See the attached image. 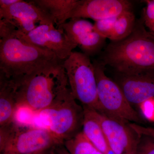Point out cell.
<instances>
[{"mask_svg":"<svg viewBox=\"0 0 154 154\" xmlns=\"http://www.w3.org/2000/svg\"><path fill=\"white\" fill-rule=\"evenodd\" d=\"M99 61L120 74L154 71V34L146 29L142 17L129 36L108 45Z\"/></svg>","mask_w":154,"mask_h":154,"instance_id":"1","label":"cell"},{"mask_svg":"<svg viewBox=\"0 0 154 154\" xmlns=\"http://www.w3.org/2000/svg\"><path fill=\"white\" fill-rule=\"evenodd\" d=\"M60 61L53 53L15 35L0 39V75L21 83L43 68Z\"/></svg>","mask_w":154,"mask_h":154,"instance_id":"2","label":"cell"},{"mask_svg":"<svg viewBox=\"0 0 154 154\" xmlns=\"http://www.w3.org/2000/svg\"><path fill=\"white\" fill-rule=\"evenodd\" d=\"M63 61L51 64L19 84L17 109L25 107L36 113L52 104L69 83Z\"/></svg>","mask_w":154,"mask_h":154,"instance_id":"3","label":"cell"},{"mask_svg":"<svg viewBox=\"0 0 154 154\" xmlns=\"http://www.w3.org/2000/svg\"><path fill=\"white\" fill-rule=\"evenodd\" d=\"M35 114L60 143L82 131L84 108L77 103L69 88L60 94L51 105Z\"/></svg>","mask_w":154,"mask_h":154,"instance_id":"4","label":"cell"},{"mask_svg":"<svg viewBox=\"0 0 154 154\" xmlns=\"http://www.w3.org/2000/svg\"><path fill=\"white\" fill-rule=\"evenodd\" d=\"M61 143L45 128L16 121L0 127V154H25L40 151Z\"/></svg>","mask_w":154,"mask_h":154,"instance_id":"5","label":"cell"},{"mask_svg":"<svg viewBox=\"0 0 154 154\" xmlns=\"http://www.w3.org/2000/svg\"><path fill=\"white\" fill-rule=\"evenodd\" d=\"M73 96L83 107L100 111L95 68L90 57L73 51L63 62Z\"/></svg>","mask_w":154,"mask_h":154,"instance_id":"6","label":"cell"},{"mask_svg":"<svg viewBox=\"0 0 154 154\" xmlns=\"http://www.w3.org/2000/svg\"><path fill=\"white\" fill-rule=\"evenodd\" d=\"M93 63L100 106L99 113L125 122L143 123L142 118L128 102L117 83L105 73V66L99 61Z\"/></svg>","mask_w":154,"mask_h":154,"instance_id":"7","label":"cell"},{"mask_svg":"<svg viewBox=\"0 0 154 154\" xmlns=\"http://www.w3.org/2000/svg\"><path fill=\"white\" fill-rule=\"evenodd\" d=\"M14 33L27 42L53 53L61 61L67 58L78 47L62 28L54 24L39 25L27 34L17 30Z\"/></svg>","mask_w":154,"mask_h":154,"instance_id":"8","label":"cell"},{"mask_svg":"<svg viewBox=\"0 0 154 154\" xmlns=\"http://www.w3.org/2000/svg\"><path fill=\"white\" fill-rule=\"evenodd\" d=\"M98 116L110 149L115 154H135L138 135L132 123L99 112Z\"/></svg>","mask_w":154,"mask_h":154,"instance_id":"9","label":"cell"},{"mask_svg":"<svg viewBox=\"0 0 154 154\" xmlns=\"http://www.w3.org/2000/svg\"><path fill=\"white\" fill-rule=\"evenodd\" d=\"M1 19L8 20L17 31L24 34L29 33L39 25L54 24L49 16L33 1L20 0L8 8H0Z\"/></svg>","mask_w":154,"mask_h":154,"instance_id":"10","label":"cell"},{"mask_svg":"<svg viewBox=\"0 0 154 154\" xmlns=\"http://www.w3.org/2000/svg\"><path fill=\"white\" fill-rule=\"evenodd\" d=\"M131 11L132 4L127 0H79L69 19H91L95 22Z\"/></svg>","mask_w":154,"mask_h":154,"instance_id":"11","label":"cell"},{"mask_svg":"<svg viewBox=\"0 0 154 154\" xmlns=\"http://www.w3.org/2000/svg\"><path fill=\"white\" fill-rule=\"evenodd\" d=\"M58 28H62L68 36L89 56L94 55L102 49L106 38L94 29V24L84 19H71Z\"/></svg>","mask_w":154,"mask_h":154,"instance_id":"12","label":"cell"},{"mask_svg":"<svg viewBox=\"0 0 154 154\" xmlns=\"http://www.w3.org/2000/svg\"><path fill=\"white\" fill-rule=\"evenodd\" d=\"M114 81L132 106H140L154 98V71L131 75L116 73Z\"/></svg>","mask_w":154,"mask_h":154,"instance_id":"13","label":"cell"},{"mask_svg":"<svg viewBox=\"0 0 154 154\" xmlns=\"http://www.w3.org/2000/svg\"><path fill=\"white\" fill-rule=\"evenodd\" d=\"M19 83L0 75V127L15 121Z\"/></svg>","mask_w":154,"mask_h":154,"instance_id":"14","label":"cell"},{"mask_svg":"<svg viewBox=\"0 0 154 154\" xmlns=\"http://www.w3.org/2000/svg\"><path fill=\"white\" fill-rule=\"evenodd\" d=\"M83 108L84 119L82 132L96 148L102 153L107 154L110 148L99 121L98 112L88 107Z\"/></svg>","mask_w":154,"mask_h":154,"instance_id":"15","label":"cell"},{"mask_svg":"<svg viewBox=\"0 0 154 154\" xmlns=\"http://www.w3.org/2000/svg\"><path fill=\"white\" fill-rule=\"evenodd\" d=\"M79 0H34L33 2L47 14L57 28L69 19L70 15Z\"/></svg>","mask_w":154,"mask_h":154,"instance_id":"16","label":"cell"},{"mask_svg":"<svg viewBox=\"0 0 154 154\" xmlns=\"http://www.w3.org/2000/svg\"><path fill=\"white\" fill-rule=\"evenodd\" d=\"M136 21L132 11L119 15L117 17L113 33L109 39L111 41L116 42L126 38L132 33Z\"/></svg>","mask_w":154,"mask_h":154,"instance_id":"17","label":"cell"},{"mask_svg":"<svg viewBox=\"0 0 154 154\" xmlns=\"http://www.w3.org/2000/svg\"><path fill=\"white\" fill-rule=\"evenodd\" d=\"M63 144L71 154H104L87 139L82 131Z\"/></svg>","mask_w":154,"mask_h":154,"instance_id":"18","label":"cell"},{"mask_svg":"<svg viewBox=\"0 0 154 154\" xmlns=\"http://www.w3.org/2000/svg\"><path fill=\"white\" fill-rule=\"evenodd\" d=\"M138 135L135 154H154V128H148L132 123Z\"/></svg>","mask_w":154,"mask_h":154,"instance_id":"19","label":"cell"},{"mask_svg":"<svg viewBox=\"0 0 154 154\" xmlns=\"http://www.w3.org/2000/svg\"><path fill=\"white\" fill-rule=\"evenodd\" d=\"M117 17L95 21L94 29L102 37L109 38L113 33Z\"/></svg>","mask_w":154,"mask_h":154,"instance_id":"20","label":"cell"},{"mask_svg":"<svg viewBox=\"0 0 154 154\" xmlns=\"http://www.w3.org/2000/svg\"><path fill=\"white\" fill-rule=\"evenodd\" d=\"M146 4L142 16L146 27L149 29L154 22V0L143 1Z\"/></svg>","mask_w":154,"mask_h":154,"instance_id":"21","label":"cell"},{"mask_svg":"<svg viewBox=\"0 0 154 154\" xmlns=\"http://www.w3.org/2000/svg\"><path fill=\"white\" fill-rule=\"evenodd\" d=\"M16 30L15 26L8 20L0 19V39L11 35Z\"/></svg>","mask_w":154,"mask_h":154,"instance_id":"22","label":"cell"},{"mask_svg":"<svg viewBox=\"0 0 154 154\" xmlns=\"http://www.w3.org/2000/svg\"><path fill=\"white\" fill-rule=\"evenodd\" d=\"M54 154H71L67 149L63 143L59 144L55 146Z\"/></svg>","mask_w":154,"mask_h":154,"instance_id":"23","label":"cell"},{"mask_svg":"<svg viewBox=\"0 0 154 154\" xmlns=\"http://www.w3.org/2000/svg\"><path fill=\"white\" fill-rule=\"evenodd\" d=\"M20 1V0H0V8H8Z\"/></svg>","mask_w":154,"mask_h":154,"instance_id":"24","label":"cell"},{"mask_svg":"<svg viewBox=\"0 0 154 154\" xmlns=\"http://www.w3.org/2000/svg\"><path fill=\"white\" fill-rule=\"evenodd\" d=\"M54 147H55V146L50 148L46 149L40 151L25 154H54Z\"/></svg>","mask_w":154,"mask_h":154,"instance_id":"25","label":"cell"},{"mask_svg":"<svg viewBox=\"0 0 154 154\" xmlns=\"http://www.w3.org/2000/svg\"><path fill=\"white\" fill-rule=\"evenodd\" d=\"M149 31L154 34V22L151 27L149 29Z\"/></svg>","mask_w":154,"mask_h":154,"instance_id":"26","label":"cell"}]
</instances>
